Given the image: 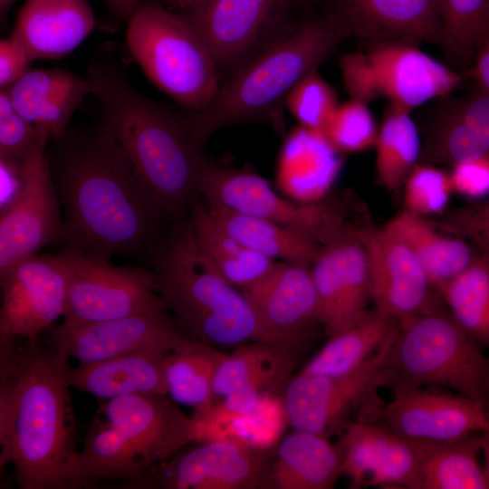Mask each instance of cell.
<instances>
[{
  "instance_id": "obj_48",
  "label": "cell",
  "mask_w": 489,
  "mask_h": 489,
  "mask_svg": "<svg viewBox=\"0 0 489 489\" xmlns=\"http://www.w3.org/2000/svg\"><path fill=\"white\" fill-rule=\"evenodd\" d=\"M139 0H104L110 12L120 21L129 20Z\"/></svg>"
},
{
  "instance_id": "obj_28",
  "label": "cell",
  "mask_w": 489,
  "mask_h": 489,
  "mask_svg": "<svg viewBox=\"0 0 489 489\" xmlns=\"http://www.w3.org/2000/svg\"><path fill=\"white\" fill-rule=\"evenodd\" d=\"M150 472L124 435L105 420L90 429L77 451L66 475V489L92 487L102 481L140 488Z\"/></svg>"
},
{
  "instance_id": "obj_9",
  "label": "cell",
  "mask_w": 489,
  "mask_h": 489,
  "mask_svg": "<svg viewBox=\"0 0 489 489\" xmlns=\"http://www.w3.org/2000/svg\"><path fill=\"white\" fill-rule=\"evenodd\" d=\"M58 256L67 282L63 322L84 324L167 309L151 271L119 266L85 253L62 250Z\"/></svg>"
},
{
  "instance_id": "obj_29",
  "label": "cell",
  "mask_w": 489,
  "mask_h": 489,
  "mask_svg": "<svg viewBox=\"0 0 489 489\" xmlns=\"http://www.w3.org/2000/svg\"><path fill=\"white\" fill-rule=\"evenodd\" d=\"M474 158L489 159V92L477 89L444 111L420 157L451 167Z\"/></svg>"
},
{
  "instance_id": "obj_1",
  "label": "cell",
  "mask_w": 489,
  "mask_h": 489,
  "mask_svg": "<svg viewBox=\"0 0 489 489\" xmlns=\"http://www.w3.org/2000/svg\"><path fill=\"white\" fill-rule=\"evenodd\" d=\"M47 151L63 207L62 250L110 260L148 253L167 215L148 192L126 152L101 125L69 128ZM48 149V147H47Z\"/></svg>"
},
{
  "instance_id": "obj_15",
  "label": "cell",
  "mask_w": 489,
  "mask_h": 489,
  "mask_svg": "<svg viewBox=\"0 0 489 489\" xmlns=\"http://www.w3.org/2000/svg\"><path fill=\"white\" fill-rule=\"evenodd\" d=\"M368 257L375 308L404 326L445 302L413 251L381 229L355 228Z\"/></svg>"
},
{
  "instance_id": "obj_18",
  "label": "cell",
  "mask_w": 489,
  "mask_h": 489,
  "mask_svg": "<svg viewBox=\"0 0 489 489\" xmlns=\"http://www.w3.org/2000/svg\"><path fill=\"white\" fill-rule=\"evenodd\" d=\"M167 309L84 324L52 327L49 343L86 365L149 348L174 351L187 342Z\"/></svg>"
},
{
  "instance_id": "obj_14",
  "label": "cell",
  "mask_w": 489,
  "mask_h": 489,
  "mask_svg": "<svg viewBox=\"0 0 489 489\" xmlns=\"http://www.w3.org/2000/svg\"><path fill=\"white\" fill-rule=\"evenodd\" d=\"M0 344L39 340L63 317L67 282L58 254H36L0 275Z\"/></svg>"
},
{
  "instance_id": "obj_31",
  "label": "cell",
  "mask_w": 489,
  "mask_h": 489,
  "mask_svg": "<svg viewBox=\"0 0 489 489\" xmlns=\"http://www.w3.org/2000/svg\"><path fill=\"white\" fill-rule=\"evenodd\" d=\"M384 227L413 251L438 292L480 254L469 242L441 234L426 217L406 210L392 217Z\"/></svg>"
},
{
  "instance_id": "obj_17",
  "label": "cell",
  "mask_w": 489,
  "mask_h": 489,
  "mask_svg": "<svg viewBox=\"0 0 489 489\" xmlns=\"http://www.w3.org/2000/svg\"><path fill=\"white\" fill-rule=\"evenodd\" d=\"M260 447L237 438L202 442L155 465L140 488L253 489L265 477Z\"/></svg>"
},
{
  "instance_id": "obj_23",
  "label": "cell",
  "mask_w": 489,
  "mask_h": 489,
  "mask_svg": "<svg viewBox=\"0 0 489 489\" xmlns=\"http://www.w3.org/2000/svg\"><path fill=\"white\" fill-rule=\"evenodd\" d=\"M332 14L349 35L369 42L445 47L436 0H340Z\"/></svg>"
},
{
  "instance_id": "obj_21",
  "label": "cell",
  "mask_w": 489,
  "mask_h": 489,
  "mask_svg": "<svg viewBox=\"0 0 489 489\" xmlns=\"http://www.w3.org/2000/svg\"><path fill=\"white\" fill-rule=\"evenodd\" d=\"M340 435L342 475L350 488L418 489V462L409 439L357 419L348 421Z\"/></svg>"
},
{
  "instance_id": "obj_51",
  "label": "cell",
  "mask_w": 489,
  "mask_h": 489,
  "mask_svg": "<svg viewBox=\"0 0 489 489\" xmlns=\"http://www.w3.org/2000/svg\"><path fill=\"white\" fill-rule=\"evenodd\" d=\"M15 1L16 0H0V17L2 25H5L7 13Z\"/></svg>"
},
{
  "instance_id": "obj_27",
  "label": "cell",
  "mask_w": 489,
  "mask_h": 489,
  "mask_svg": "<svg viewBox=\"0 0 489 489\" xmlns=\"http://www.w3.org/2000/svg\"><path fill=\"white\" fill-rule=\"evenodd\" d=\"M170 352L149 348L70 368L69 383L82 392L105 400L135 394L168 395L164 367Z\"/></svg>"
},
{
  "instance_id": "obj_41",
  "label": "cell",
  "mask_w": 489,
  "mask_h": 489,
  "mask_svg": "<svg viewBox=\"0 0 489 489\" xmlns=\"http://www.w3.org/2000/svg\"><path fill=\"white\" fill-rule=\"evenodd\" d=\"M379 129L368 103L351 99L338 106L323 135L339 152H357L375 146Z\"/></svg>"
},
{
  "instance_id": "obj_45",
  "label": "cell",
  "mask_w": 489,
  "mask_h": 489,
  "mask_svg": "<svg viewBox=\"0 0 489 489\" xmlns=\"http://www.w3.org/2000/svg\"><path fill=\"white\" fill-rule=\"evenodd\" d=\"M453 191L474 200L489 195V159L474 158L452 166L449 173Z\"/></svg>"
},
{
  "instance_id": "obj_3",
  "label": "cell",
  "mask_w": 489,
  "mask_h": 489,
  "mask_svg": "<svg viewBox=\"0 0 489 489\" xmlns=\"http://www.w3.org/2000/svg\"><path fill=\"white\" fill-rule=\"evenodd\" d=\"M86 77L103 125L120 144L144 187L168 216H180L199 196L210 163L182 115L147 97L115 61L97 57Z\"/></svg>"
},
{
  "instance_id": "obj_43",
  "label": "cell",
  "mask_w": 489,
  "mask_h": 489,
  "mask_svg": "<svg viewBox=\"0 0 489 489\" xmlns=\"http://www.w3.org/2000/svg\"><path fill=\"white\" fill-rule=\"evenodd\" d=\"M43 129L25 120L5 90H0V158L22 163Z\"/></svg>"
},
{
  "instance_id": "obj_36",
  "label": "cell",
  "mask_w": 489,
  "mask_h": 489,
  "mask_svg": "<svg viewBox=\"0 0 489 489\" xmlns=\"http://www.w3.org/2000/svg\"><path fill=\"white\" fill-rule=\"evenodd\" d=\"M225 353L190 339L171 351L165 361L164 379L169 398L177 404L205 414L216 405L213 381Z\"/></svg>"
},
{
  "instance_id": "obj_30",
  "label": "cell",
  "mask_w": 489,
  "mask_h": 489,
  "mask_svg": "<svg viewBox=\"0 0 489 489\" xmlns=\"http://www.w3.org/2000/svg\"><path fill=\"white\" fill-rule=\"evenodd\" d=\"M342 475V453L328 436L298 430L280 443L274 464L266 471L264 487L331 489Z\"/></svg>"
},
{
  "instance_id": "obj_34",
  "label": "cell",
  "mask_w": 489,
  "mask_h": 489,
  "mask_svg": "<svg viewBox=\"0 0 489 489\" xmlns=\"http://www.w3.org/2000/svg\"><path fill=\"white\" fill-rule=\"evenodd\" d=\"M398 329L394 318L375 308L360 322L329 338L301 371L321 376L352 372L373 357Z\"/></svg>"
},
{
  "instance_id": "obj_42",
  "label": "cell",
  "mask_w": 489,
  "mask_h": 489,
  "mask_svg": "<svg viewBox=\"0 0 489 489\" xmlns=\"http://www.w3.org/2000/svg\"><path fill=\"white\" fill-rule=\"evenodd\" d=\"M404 210L419 216L442 213L453 191L449 173L429 163H417L404 184Z\"/></svg>"
},
{
  "instance_id": "obj_46",
  "label": "cell",
  "mask_w": 489,
  "mask_h": 489,
  "mask_svg": "<svg viewBox=\"0 0 489 489\" xmlns=\"http://www.w3.org/2000/svg\"><path fill=\"white\" fill-rule=\"evenodd\" d=\"M33 62L23 43L13 34L0 43V90H8L31 68Z\"/></svg>"
},
{
  "instance_id": "obj_22",
  "label": "cell",
  "mask_w": 489,
  "mask_h": 489,
  "mask_svg": "<svg viewBox=\"0 0 489 489\" xmlns=\"http://www.w3.org/2000/svg\"><path fill=\"white\" fill-rule=\"evenodd\" d=\"M288 0H209L183 13L205 40L218 66L250 56Z\"/></svg>"
},
{
  "instance_id": "obj_19",
  "label": "cell",
  "mask_w": 489,
  "mask_h": 489,
  "mask_svg": "<svg viewBox=\"0 0 489 489\" xmlns=\"http://www.w3.org/2000/svg\"><path fill=\"white\" fill-rule=\"evenodd\" d=\"M310 266L275 261L260 278L241 288L258 320L262 341L291 350L321 324Z\"/></svg>"
},
{
  "instance_id": "obj_37",
  "label": "cell",
  "mask_w": 489,
  "mask_h": 489,
  "mask_svg": "<svg viewBox=\"0 0 489 489\" xmlns=\"http://www.w3.org/2000/svg\"><path fill=\"white\" fill-rule=\"evenodd\" d=\"M409 111L388 104L375 143L377 182L388 190L401 187L419 163L422 146Z\"/></svg>"
},
{
  "instance_id": "obj_44",
  "label": "cell",
  "mask_w": 489,
  "mask_h": 489,
  "mask_svg": "<svg viewBox=\"0 0 489 489\" xmlns=\"http://www.w3.org/2000/svg\"><path fill=\"white\" fill-rule=\"evenodd\" d=\"M436 226L469 242L489 259V197L446 212Z\"/></svg>"
},
{
  "instance_id": "obj_49",
  "label": "cell",
  "mask_w": 489,
  "mask_h": 489,
  "mask_svg": "<svg viewBox=\"0 0 489 489\" xmlns=\"http://www.w3.org/2000/svg\"><path fill=\"white\" fill-rule=\"evenodd\" d=\"M480 446L484 459V469L489 489V430L480 432Z\"/></svg>"
},
{
  "instance_id": "obj_50",
  "label": "cell",
  "mask_w": 489,
  "mask_h": 489,
  "mask_svg": "<svg viewBox=\"0 0 489 489\" xmlns=\"http://www.w3.org/2000/svg\"><path fill=\"white\" fill-rule=\"evenodd\" d=\"M172 3L180 8L183 13L192 10L209 0H171Z\"/></svg>"
},
{
  "instance_id": "obj_38",
  "label": "cell",
  "mask_w": 489,
  "mask_h": 489,
  "mask_svg": "<svg viewBox=\"0 0 489 489\" xmlns=\"http://www.w3.org/2000/svg\"><path fill=\"white\" fill-rule=\"evenodd\" d=\"M439 294L458 324L482 347H489V259L480 254Z\"/></svg>"
},
{
  "instance_id": "obj_8",
  "label": "cell",
  "mask_w": 489,
  "mask_h": 489,
  "mask_svg": "<svg viewBox=\"0 0 489 489\" xmlns=\"http://www.w3.org/2000/svg\"><path fill=\"white\" fill-rule=\"evenodd\" d=\"M340 66L351 99L368 103L383 97L409 112L446 96L462 81L416 44L403 42H369L365 51L342 55Z\"/></svg>"
},
{
  "instance_id": "obj_32",
  "label": "cell",
  "mask_w": 489,
  "mask_h": 489,
  "mask_svg": "<svg viewBox=\"0 0 489 489\" xmlns=\"http://www.w3.org/2000/svg\"><path fill=\"white\" fill-rule=\"evenodd\" d=\"M409 440L418 462V489H488L480 433L450 440Z\"/></svg>"
},
{
  "instance_id": "obj_33",
  "label": "cell",
  "mask_w": 489,
  "mask_h": 489,
  "mask_svg": "<svg viewBox=\"0 0 489 489\" xmlns=\"http://www.w3.org/2000/svg\"><path fill=\"white\" fill-rule=\"evenodd\" d=\"M189 222L197 247L209 265L226 282L244 288L266 273L275 261L249 250L213 217L200 196L189 207Z\"/></svg>"
},
{
  "instance_id": "obj_26",
  "label": "cell",
  "mask_w": 489,
  "mask_h": 489,
  "mask_svg": "<svg viewBox=\"0 0 489 489\" xmlns=\"http://www.w3.org/2000/svg\"><path fill=\"white\" fill-rule=\"evenodd\" d=\"M16 110L50 139L61 138L69 129L74 112L91 94L87 77L61 68L30 69L5 90Z\"/></svg>"
},
{
  "instance_id": "obj_39",
  "label": "cell",
  "mask_w": 489,
  "mask_h": 489,
  "mask_svg": "<svg viewBox=\"0 0 489 489\" xmlns=\"http://www.w3.org/2000/svg\"><path fill=\"white\" fill-rule=\"evenodd\" d=\"M444 49L460 59L473 58L489 35V0H436Z\"/></svg>"
},
{
  "instance_id": "obj_20",
  "label": "cell",
  "mask_w": 489,
  "mask_h": 489,
  "mask_svg": "<svg viewBox=\"0 0 489 489\" xmlns=\"http://www.w3.org/2000/svg\"><path fill=\"white\" fill-rule=\"evenodd\" d=\"M105 420L119 429L151 468L197 438L196 424L168 395L135 394L106 400Z\"/></svg>"
},
{
  "instance_id": "obj_11",
  "label": "cell",
  "mask_w": 489,
  "mask_h": 489,
  "mask_svg": "<svg viewBox=\"0 0 489 489\" xmlns=\"http://www.w3.org/2000/svg\"><path fill=\"white\" fill-rule=\"evenodd\" d=\"M356 419L412 440H450L489 430L483 405L436 387L394 392L388 402L376 394L360 408Z\"/></svg>"
},
{
  "instance_id": "obj_5",
  "label": "cell",
  "mask_w": 489,
  "mask_h": 489,
  "mask_svg": "<svg viewBox=\"0 0 489 489\" xmlns=\"http://www.w3.org/2000/svg\"><path fill=\"white\" fill-rule=\"evenodd\" d=\"M148 253L156 291L187 337L220 350L262 341L251 304L204 258L188 219H177Z\"/></svg>"
},
{
  "instance_id": "obj_40",
  "label": "cell",
  "mask_w": 489,
  "mask_h": 489,
  "mask_svg": "<svg viewBox=\"0 0 489 489\" xmlns=\"http://www.w3.org/2000/svg\"><path fill=\"white\" fill-rule=\"evenodd\" d=\"M285 101L302 127L321 134L339 106L334 90L317 71L302 78L288 93Z\"/></svg>"
},
{
  "instance_id": "obj_4",
  "label": "cell",
  "mask_w": 489,
  "mask_h": 489,
  "mask_svg": "<svg viewBox=\"0 0 489 489\" xmlns=\"http://www.w3.org/2000/svg\"><path fill=\"white\" fill-rule=\"evenodd\" d=\"M348 36L332 13L280 34L239 63L206 108L182 114L194 141L202 146L220 129L264 117Z\"/></svg>"
},
{
  "instance_id": "obj_25",
  "label": "cell",
  "mask_w": 489,
  "mask_h": 489,
  "mask_svg": "<svg viewBox=\"0 0 489 489\" xmlns=\"http://www.w3.org/2000/svg\"><path fill=\"white\" fill-rule=\"evenodd\" d=\"M94 26L88 0H26L12 34L33 61L58 59L75 50Z\"/></svg>"
},
{
  "instance_id": "obj_12",
  "label": "cell",
  "mask_w": 489,
  "mask_h": 489,
  "mask_svg": "<svg viewBox=\"0 0 489 489\" xmlns=\"http://www.w3.org/2000/svg\"><path fill=\"white\" fill-rule=\"evenodd\" d=\"M199 196L209 206L278 223L322 244L346 228L337 207L323 203L291 202L251 170L219 167L210 162L202 177Z\"/></svg>"
},
{
  "instance_id": "obj_10",
  "label": "cell",
  "mask_w": 489,
  "mask_h": 489,
  "mask_svg": "<svg viewBox=\"0 0 489 489\" xmlns=\"http://www.w3.org/2000/svg\"><path fill=\"white\" fill-rule=\"evenodd\" d=\"M49 140L42 130L22 163L17 191L1 208L0 275L61 239L63 221L47 154Z\"/></svg>"
},
{
  "instance_id": "obj_16",
  "label": "cell",
  "mask_w": 489,
  "mask_h": 489,
  "mask_svg": "<svg viewBox=\"0 0 489 489\" xmlns=\"http://www.w3.org/2000/svg\"><path fill=\"white\" fill-rule=\"evenodd\" d=\"M310 269L319 321L328 338L355 325L369 313V263L355 228L347 227L323 244Z\"/></svg>"
},
{
  "instance_id": "obj_35",
  "label": "cell",
  "mask_w": 489,
  "mask_h": 489,
  "mask_svg": "<svg viewBox=\"0 0 489 489\" xmlns=\"http://www.w3.org/2000/svg\"><path fill=\"white\" fill-rule=\"evenodd\" d=\"M207 207L231 236L273 261L311 265L322 246L316 239L278 223L221 207Z\"/></svg>"
},
{
  "instance_id": "obj_7",
  "label": "cell",
  "mask_w": 489,
  "mask_h": 489,
  "mask_svg": "<svg viewBox=\"0 0 489 489\" xmlns=\"http://www.w3.org/2000/svg\"><path fill=\"white\" fill-rule=\"evenodd\" d=\"M126 43L150 82L186 113L200 111L215 99L219 66L183 14L154 3L139 5L128 20Z\"/></svg>"
},
{
  "instance_id": "obj_24",
  "label": "cell",
  "mask_w": 489,
  "mask_h": 489,
  "mask_svg": "<svg viewBox=\"0 0 489 489\" xmlns=\"http://www.w3.org/2000/svg\"><path fill=\"white\" fill-rule=\"evenodd\" d=\"M293 365L291 350L252 341L225 353L213 381L215 398L230 415L248 414L265 395L288 377Z\"/></svg>"
},
{
  "instance_id": "obj_47",
  "label": "cell",
  "mask_w": 489,
  "mask_h": 489,
  "mask_svg": "<svg viewBox=\"0 0 489 489\" xmlns=\"http://www.w3.org/2000/svg\"><path fill=\"white\" fill-rule=\"evenodd\" d=\"M469 76L476 89L489 92V35L479 44L473 56Z\"/></svg>"
},
{
  "instance_id": "obj_13",
  "label": "cell",
  "mask_w": 489,
  "mask_h": 489,
  "mask_svg": "<svg viewBox=\"0 0 489 489\" xmlns=\"http://www.w3.org/2000/svg\"><path fill=\"white\" fill-rule=\"evenodd\" d=\"M397 332L352 372L321 376L300 371L291 379L283 393V406L290 424L295 429L325 436L333 432L340 433L348 422V414L354 408L358 411L380 388L379 371Z\"/></svg>"
},
{
  "instance_id": "obj_2",
  "label": "cell",
  "mask_w": 489,
  "mask_h": 489,
  "mask_svg": "<svg viewBox=\"0 0 489 489\" xmlns=\"http://www.w3.org/2000/svg\"><path fill=\"white\" fill-rule=\"evenodd\" d=\"M1 465L20 489H66L76 449L69 357L39 340L0 344Z\"/></svg>"
},
{
  "instance_id": "obj_6",
  "label": "cell",
  "mask_w": 489,
  "mask_h": 489,
  "mask_svg": "<svg viewBox=\"0 0 489 489\" xmlns=\"http://www.w3.org/2000/svg\"><path fill=\"white\" fill-rule=\"evenodd\" d=\"M379 381L393 393L418 387L449 389L489 413V359L444 305L399 326Z\"/></svg>"
}]
</instances>
